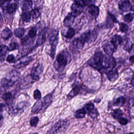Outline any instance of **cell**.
<instances>
[{
    "instance_id": "44dd1931",
    "label": "cell",
    "mask_w": 134,
    "mask_h": 134,
    "mask_svg": "<svg viewBox=\"0 0 134 134\" xmlns=\"http://www.w3.org/2000/svg\"><path fill=\"white\" fill-rule=\"evenodd\" d=\"M2 98L7 103L9 107V109L13 107L14 98L12 93L10 92L4 93L2 96Z\"/></svg>"
},
{
    "instance_id": "ab89813d",
    "label": "cell",
    "mask_w": 134,
    "mask_h": 134,
    "mask_svg": "<svg viewBox=\"0 0 134 134\" xmlns=\"http://www.w3.org/2000/svg\"><path fill=\"white\" fill-rule=\"evenodd\" d=\"M34 98L37 101L40 100L41 99V93L40 90L36 89L34 92Z\"/></svg>"
},
{
    "instance_id": "8d00e7d4",
    "label": "cell",
    "mask_w": 134,
    "mask_h": 134,
    "mask_svg": "<svg viewBox=\"0 0 134 134\" xmlns=\"http://www.w3.org/2000/svg\"><path fill=\"white\" fill-rule=\"evenodd\" d=\"M39 121V118L37 116L32 118L30 121V125L32 127H36L37 126Z\"/></svg>"
},
{
    "instance_id": "7a4b0ae2",
    "label": "cell",
    "mask_w": 134,
    "mask_h": 134,
    "mask_svg": "<svg viewBox=\"0 0 134 134\" xmlns=\"http://www.w3.org/2000/svg\"><path fill=\"white\" fill-rule=\"evenodd\" d=\"M71 61V55L67 51L63 50L60 52L57 55L53 66L56 71L62 72Z\"/></svg>"
},
{
    "instance_id": "52a82bcc",
    "label": "cell",
    "mask_w": 134,
    "mask_h": 134,
    "mask_svg": "<svg viewBox=\"0 0 134 134\" xmlns=\"http://www.w3.org/2000/svg\"><path fill=\"white\" fill-rule=\"evenodd\" d=\"M91 92V90L83 85H75L72 90L66 96V98L67 99H71L77 95H85Z\"/></svg>"
},
{
    "instance_id": "f546056e",
    "label": "cell",
    "mask_w": 134,
    "mask_h": 134,
    "mask_svg": "<svg viewBox=\"0 0 134 134\" xmlns=\"http://www.w3.org/2000/svg\"><path fill=\"white\" fill-rule=\"evenodd\" d=\"M75 35V30L73 28H69L66 32L65 34H63V36L67 39H70L72 38Z\"/></svg>"
},
{
    "instance_id": "603a6c76",
    "label": "cell",
    "mask_w": 134,
    "mask_h": 134,
    "mask_svg": "<svg viewBox=\"0 0 134 134\" xmlns=\"http://www.w3.org/2000/svg\"><path fill=\"white\" fill-rule=\"evenodd\" d=\"M88 10L89 14L95 18H97L99 14V9L98 7L94 4H91L88 7Z\"/></svg>"
},
{
    "instance_id": "8992f818",
    "label": "cell",
    "mask_w": 134,
    "mask_h": 134,
    "mask_svg": "<svg viewBox=\"0 0 134 134\" xmlns=\"http://www.w3.org/2000/svg\"><path fill=\"white\" fill-rule=\"evenodd\" d=\"M20 77L19 72L13 70L9 73L7 77L3 78L1 80V86L4 88H10L12 87L18 81Z\"/></svg>"
},
{
    "instance_id": "74e56055",
    "label": "cell",
    "mask_w": 134,
    "mask_h": 134,
    "mask_svg": "<svg viewBox=\"0 0 134 134\" xmlns=\"http://www.w3.org/2000/svg\"><path fill=\"white\" fill-rule=\"evenodd\" d=\"M119 28L121 32L127 33L128 30L129 26L125 23H121L119 25Z\"/></svg>"
},
{
    "instance_id": "277c9868",
    "label": "cell",
    "mask_w": 134,
    "mask_h": 134,
    "mask_svg": "<svg viewBox=\"0 0 134 134\" xmlns=\"http://www.w3.org/2000/svg\"><path fill=\"white\" fill-rule=\"evenodd\" d=\"M70 125L68 119H61L48 131L47 134H65Z\"/></svg>"
},
{
    "instance_id": "cb8c5ba5",
    "label": "cell",
    "mask_w": 134,
    "mask_h": 134,
    "mask_svg": "<svg viewBox=\"0 0 134 134\" xmlns=\"http://www.w3.org/2000/svg\"><path fill=\"white\" fill-rule=\"evenodd\" d=\"M123 42L124 40L122 37L117 34H115L113 36L110 41V43L116 48H117L118 46L121 45Z\"/></svg>"
},
{
    "instance_id": "9a60e30c",
    "label": "cell",
    "mask_w": 134,
    "mask_h": 134,
    "mask_svg": "<svg viewBox=\"0 0 134 134\" xmlns=\"http://www.w3.org/2000/svg\"><path fill=\"white\" fill-rule=\"evenodd\" d=\"M44 67L42 64H39L37 66L34 67L31 71L30 76L35 81H37L40 79V75L42 73Z\"/></svg>"
},
{
    "instance_id": "f6af8a7d",
    "label": "cell",
    "mask_w": 134,
    "mask_h": 134,
    "mask_svg": "<svg viewBox=\"0 0 134 134\" xmlns=\"http://www.w3.org/2000/svg\"><path fill=\"white\" fill-rule=\"evenodd\" d=\"M5 107V104L3 103H0V113L3 112Z\"/></svg>"
},
{
    "instance_id": "1f68e13d",
    "label": "cell",
    "mask_w": 134,
    "mask_h": 134,
    "mask_svg": "<svg viewBox=\"0 0 134 134\" xmlns=\"http://www.w3.org/2000/svg\"><path fill=\"white\" fill-rule=\"evenodd\" d=\"M133 44L132 42L129 39H127L126 40L125 44H124V49L125 51L130 53L133 48Z\"/></svg>"
},
{
    "instance_id": "836d02e7",
    "label": "cell",
    "mask_w": 134,
    "mask_h": 134,
    "mask_svg": "<svg viewBox=\"0 0 134 134\" xmlns=\"http://www.w3.org/2000/svg\"><path fill=\"white\" fill-rule=\"evenodd\" d=\"M134 19V14L132 13H129L124 15L123 19L125 22L129 23L133 21Z\"/></svg>"
},
{
    "instance_id": "c3c4849f",
    "label": "cell",
    "mask_w": 134,
    "mask_h": 134,
    "mask_svg": "<svg viewBox=\"0 0 134 134\" xmlns=\"http://www.w3.org/2000/svg\"><path fill=\"white\" fill-rule=\"evenodd\" d=\"M2 18H3V17H2V14H1V12H0V21L2 19Z\"/></svg>"
},
{
    "instance_id": "f907efd6",
    "label": "cell",
    "mask_w": 134,
    "mask_h": 134,
    "mask_svg": "<svg viewBox=\"0 0 134 134\" xmlns=\"http://www.w3.org/2000/svg\"><path fill=\"white\" fill-rule=\"evenodd\" d=\"M33 134H38V133H33Z\"/></svg>"
},
{
    "instance_id": "5b68a950",
    "label": "cell",
    "mask_w": 134,
    "mask_h": 134,
    "mask_svg": "<svg viewBox=\"0 0 134 134\" xmlns=\"http://www.w3.org/2000/svg\"><path fill=\"white\" fill-rule=\"evenodd\" d=\"M59 31L57 30H52L49 33L48 41L51 45L50 55L52 59H54L56 52V48L58 43Z\"/></svg>"
},
{
    "instance_id": "ee69618b",
    "label": "cell",
    "mask_w": 134,
    "mask_h": 134,
    "mask_svg": "<svg viewBox=\"0 0 134 134\" xmlns=\"http://www.w3.org/2000/svg\"><path fill=\"white\" fill-rule=\"evenodd\" d=\"M29 36H25L23 38H22L21 40V42L22 44L25 45L27 43V42H28V41H29Z\"/></svg>"
},
{
    "instance_id": "484cf974",
    "label": "cell",
    "mask_w": 134,
    "mask_h": 134,
    "mask_svg": "<svg viewBox=\"0 0 134 134\" xmlns=\"http://www.w3.org/2000/svg\"><path fill=\"white\" fill-rule=\"evenodd\" d=\"M111 116L115 120H118L119 119L124 117V113L122 110L120 109L113 110L111 113Z\"/></svg>"
},
{
    "instance_id": "83f0119b",
    "label": "cell",
    "mask_w": 134,
    "mask_h": 134,
    "mask_svg": "<svg viewBox=\"0 0 134 134\" xmlns=\"http://www.w3.org/2000/svg\"><path fill=\"white\" fill-rule=\"evenodd\" d=\"M13 33L12 31L9 28H6L4 29L2 33H1V37L4 40H8L12 37Z\"/></svg>"
},
{
    "instance_id": "60d3db41",
    "label": "cell",
    "mask_w": 134,
    "mask_h": 134,
    "mask_svg": "<svg viewBox=\"0 0 134 134\" xmlns=\"http://www.w3.org/2000/svg\"><path fill=\"white\" fill-rule=\"evenodd\" d=\"M19 46L17 43L13 42L9 44V47H8V51H14L16 49H18L19 48Z\"/></svg>"
},
{
    "instance_id": "3957f363",
    "label": "cell",
    "mask_w": 134,
    "mask_h": 134,
    "mask_svg": "<svg viewBox=\"0 0 134 134\" xmlns=\"http://www.w3.org/2000/svg\"><path fill=\"white\" fill-rule=\"evenodd\" d=\"M104 57L105 55L102 52H96L93 56L88 61V65L95 69L101 74H103L105 72L103 64Z\"/></svg>"
},
{
    "instance_id": "ac0fdd59",
    "label": "cell",
    "mask_w": 134,
    "mask_h": 134,
    "mask_svg": "<svg viewBox=\"0 0 134 134\" xmlns=\"http://www.w3.org/2000/svg\"><path fill=\"white\" fill-rule=\"evenodd\" d=\"M106 74L108 80L111 82H114L119 77L118 70L115 68L109 70Z\"/></svg>"
},
{
    "instance_id": "f1b7e54d",
    "label": "cell",
    "mask_w": 134,
    "mask_h": 134,
    "mask_svg": "<svg viewBox=\"0 0 134 134\" xmlns=\"http://www.w3.org/2000/svg\"><path fill=\"white\" fill-rule=\"evenodd\" d=\"M86 113L83 108L79 109L74 113V116L77 119H81L85 117Z\"/></svg>"
},
{
    "instance_id": "e575fe53",
    "label": "cell",
    "mask_w": 134,
    "mask_h": 134,
    "mask_svg": "<svg viewBox=\"0 0 134 134\" xmlns=\"http://www.w3.org/2000/svg\"><path fill=\"white\" fill-rule=\"evenodd\" d=\"M8 51V47L5 45L2 44L0 46V57L5 56Z\"/></svg>"
},
{
    "instance_id": "d590c367",
    "label": "cell",
    "mask_w": 134,
    "mask_h": 134,
    "mask_svg": "<svg viewBox=\"0 0 134 134\" xmlns=\"http://www.w3.org/2000/svg\"><path fill=\"white\" fill-rule=\"evenodd\" d=\"M30 12L31 16L34 19L38 18L41 15L40 12V10L37 8L33 9Z\"/></svg>"
},
{
    "instance_id": "7402d4cb",
    "label": "cell",
    "mask_w": 134,
    "mask_h": 134,
    "mask_svg": "<svg viewBox=\"0 0 134 134\" xmlns=\"http://www.w3.org/2000/svg\"><path fill=\"white\" fill-rule=\"evenodd\" d=\"M103 48L108 56H112L117 50V48L110 42L105 44Z\"/></svg>"
},
{
    "instance_id": "9c48e42d",
    "label": "cell",
    "mask_w": 134,
    "mask_h": 134,
    "mask_svg": "<svg viewBox=\"0 0 134 134\" xmlns=\"http://www.w3.org/2000/svg\"><path fill=\"white\" fill-rule=\"evenodd\" d=\"M29 105V103L26 102H22L17 103L10 108V114L13 116H16L21 114L24 112L26 108Z\"/></svg>"
},
{
    "instance_id": "4dcf8cb0",
    "label": "cell",
    "mask_w": 134,
    "mask_h": 134,
    "mask_svg": "<svg viewBox=\"0 0 134 134\" xmlns=\"http://www.w3.org/2000/svg\"><path fill=\"white\" fill-rule=\"evenodd\" d=\"M31 15L30 12L29 11H26L22 13L21 18L23 21L25 22H29L31 20Z\"/></svg>"
},
{
    "instance_id": "d6a6232c",
    "label": "cell",
    "mask_w": 134,
    "mask_h": 134,
    "mask_svg": "<svg viewBox=\"0 0 134 134\" xmlns=\"http://www.w3.org/2000/svg\"><path fill=\"white\" fill-rule=\"evenodd\" d=\"M26 30L24 28H19L14 30V34L15 36L18 38H21L25 33Z\"/></svg>"
},
{
    "instance_id": "ba28073f",
    "label": "cell",
    "mask_w": 134,
    "mask_h": 134,
    "mask_svg": "<svg viewBox=\"0 0 134 134\" xmlns=\"http://www.w3.org/2000/svg\"><path fill=\"white\" fill-rule=\"evenodd\" d=\"M98 32L96 29L88 30L83 33L79 37L81 41L85 45V43H90L94 41L97 38Z\"/></svg>"
},
{
    "instance_id": "4fadbf2b",
    "label": "cell",
    "mask_w": 134,
    "mask_h": 134,
    "mask_svg": "<svg viewBox=\"0 0 134 134\" xmlns=\"http://www.w3.org/2000/svg\"><path fill=\"white\" fill-rule=\"evenodd\" d=\"M103 63L105 71L107 70H110L115 68L116 64V59L113 56H105Z\"/></svg>"
},
{
    "instance_id": "b9f144b4",
    "label": "cell",
    "mask_w": 134,
    "mask_h": 134,
    "mask_svg": "<svg viewBox=\"0 0 134 134\" xmlns=\"http://www.w3.org/2000/svg\"><path fill=\"white\" fill-rule=\"evenodd\" d=\"M7 61L9 63H15L16 62V60L13 55H10L7 58Z\"/></svg>"
},
{
    "instance_id": "ffe728a7",
    "label": "cell",
    "mask_w": 134,
    "mask_h": 134,
    "mask_svg": "<svg viewBox=\"0 0 134 134\" xmlns=\"http://www.w3.org/2000/svg\"><path fill=\"white\" fill-rule=\"evenodd\" d=\"M76 18V17H75L71 12L69 13L63 21L64 26L70 28L73 25Z\"/></svg>"
},
{
    "instance_id": "5bb4252c",
    "label": "cell",
    "mask_w": 134,
    "mask_h": 134,
    "mask_svg": "<svg viewBox=\"0 0 134 134\" xmlns=\"http://www.w3.org/2000/svg\"><path fill=\"white\" fill-rule=\"evenodd\" d=\"M118 22V21L113 15L108 12L106 20L104 25V28L105 29H112L114 26V24Z\"/></svg>"
},
{
    "instance_id": "681fc988",
    "label": "cell",
    "mask_w": 134,
    "mask_h": 134,
    "mask_svg": "<svg viewBox=\"0 0 134 134\" xmlns=\"http://www.w3.org/2000/svg\"><path fill=\"white\" fill-rule=\"evenodd\" d=\"M128 134H134V133L133 132H130Z\"/></svg>"
},
{
    "instance_id": "6da1fadb",
    "label": "cell",
    "mask_w": 134,
    "mask_h": 134,
    "mask_svg": "<svg viewBox=\"0 0 134 134\" xmlns=\"http://www.w3.org/2000/svg\"><path fill=\"white\" fill-rule=\"evenodd\" d=\"M54 92V91L48 94L41 99L37 101L32 107L31 112L36 114L44 112L52 103Z\"/></svg>"
},
{
    "instance_id": "d4e9b609",
    "label": "cell",
    "mask_w": 134,
    "mask_h": 134,
    "mask_svg": "<svg viewBox=\"0 0 134 134\" xmlns=\"http://www.w3.org/2000/svg\"><path fill=\"white\" fill-rule=\"evenodd\" d=\"M127 102V98L124 96H120L115 99L113 102V106L118 107L124 106Z\"/></svg>"
},
{
    "instance_id": "7bdbcfd3",
    "label": "cell",
    "mask_w": 134,
    "mask_h": 134,
    "mask_svg": "<svg viewBox=\"0 0 134 134\" xmlns=\"http://www.w3.org/2000/svg\"><path fill=\"white\" fill-rule=\"evenodd\" d=\"M95 2V1H88V0L81 1V4L84 7H85V6H88V7L89 5L94 4Z\"/></svg>"
},
{
    "instance_id": "d6986e66",
    "label": "cell",
    "mask_w": 134,
    "mask_h": 134,
    "mask_svg": "<svg viewBox=\"0 0 134 134\" xmlns=\"http://www.w3.org/2000/svg\"><path fill=\"white\" fill-rule=\"evenodd\" d=\"M48 28L45 27L41 32L38 39L36 41V45L37 47L43 45L46 41V35H47Z\"/></svg>"
},
{
    "instance_id": "2e32d148",
    "label": "cell",
    "mask_w": 134,
    "mask_h": 134,
    "mask_svg": "<svg viewBox=\"0 0 134 134\" xmlns=\"http://www.w3.org/2000/svg\"><path fill=\"white\" fill-rule=\"evenodd\" d=\"M118 7L122 12H126L133 11L134 8L129 1L125 0L120 1L118 3Z\"/></svg>"
},
{
    "instance_id": "e0dca14e",
    "label": "cell",
    "mask_w": 134,
    "mask_h": 134,
    "mask_svg": "<svg viewBox=\"0 0 134 134\" xmlns=\"http://www.w3.org/2000/svg\"><path fill=\"white\" fill-rule=\"evenodd\" d=\"M32 61V58L31 57H22L19 59L18 62L13 66L16 69H21L28 65Z\"/></svg>"
},
{
    "instance_id": "f35d334b",
    "label": "cell",
    "mask_w": 134,
    "mask_h": 134,
    "mask_svg": "<svg viewBox=\"0 0 134 134\" xmlns=\"http://www.w3.org/2000/svg\"><path fill=\"white\" fill-rule=\"evenodd\" d=\"M37 33V28L34 26L32 27L30 30L28 36L29 37H30L31 38H34L36 37Z\"/></svg>"
},
{
    "instance_id": "4316f807",
    "label": "cell",
    "mask_w": 134,
    "mask_h": 134,
    "mask_svg": "<svg viewBox=\"0 0 134 134\" xmlns=\"http://www.w3.org/2000/svg\"><path fill=\"white\" fill-rule=\"evenodd\" d=\"M33 2L32 1L25 0L21 3V8L23 11L27 10L32 7Z\"/></svg>"
},
{
    "instance_id": "bcb514c9",
    "label": "cell",
    "mask_w": 134,
    "mask_h": 134,
    "mask_svg": "<svg viewBox=\"0 0 134 134\" xmlns=\"http://www.w3.org/2000/svg\"><path fill=\"white\" fill-rule=\"evenodd\" d=\"M134 55H132L130 57V58H129V62L133 64L134 63Z\"/></svg>"
},
{
    "instance_id": "8fae6325",
    "label": "cell",
    "mask_w": 134,
    "mask_h": 134,
    "mask_svg": "<svg viewBox=\"0 0 134 134\" xmlns=\"http://www.w3.org/2000/svg\"><path fill=\"white\" fill-rule=\"evenodd\" d=\"M71 13L77 17L82 14L84 11V7L81 2V1H74L71 7Z\"/></svg>"
},
{
    "instance_id": "30bf717a",
    "label": "cell",
    "mask_w": 134,
    "mask_h": 134,
    "mask_svg": "<svg viewBox=\"0 0 134 134\" xmlns=\"http://www.w3.org/2000/svg\"><path fill=\"white\" fill-rule=\"evenodd\" d=\"M83 108L86 112V114H87L92 119H96L99 115V113L93 103L89 102L86 103Z\"/></svg>"
},
{
    "instance_id": "7c38bea8",
    "label": "cell",
    "mask_w": 134,
    "mask_h": 134,
    "mask_svg": "<svg viewBox=\"0 0 134 134\" xmlns=\"http://www.w3.org/2000/svg\"><path fill=\"white\" fill-rule=\"evenodd\" d=\"M3 3H1V7L3 10H7V12L9 14L14 13L17 10L18 5L16 3H12L11 1H2Z\"/></svg>"
},
{
    "instance_id": "7dc6e473",
    "label": "cell",
    "mask_w": 134,
    "mask_h": 134,
    "mask_svg": "<svg viewBox=\"0 0 134 134\" xmlns=\"http://www.w3.org/2000/svg\"><path fill=\"white\" fill-rule=\"evenodd\" d=\"M3 118V116L2 114H0V121H1Z\"/></svg>"
}]
</instances>
